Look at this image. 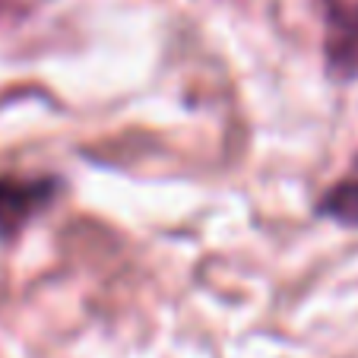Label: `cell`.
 <instances>
[{
	"label": "cell",
	"instance_id": "obj_2",
	"mask_svg": "<svg viewBox=\"0 0 358 358\" xmlns=\"http://www.w3.org/2000/svg\"><path fill=\"white\" fill-rule=\"evenodd\" d=\"M327 70L339 80L358 76V3L333 0L327 13Z\"/></svg>",
	"mask_w": 358,
	"mask_h": 358
},
{
	"label": "cell",
	"instance_id": "obj_1",
	"mask_svg": "<svg viewBox=\"0 0 358 358\" xmlns=\"http://www.w3.org/2000/svg\"><path fill=\"white\" fill-rule=\"evenodd\" d=\"M57 181L51 178H0V238H16L38 213L51 206Z\"/></svg>",
	"mask_w": 358,
	"mask_h": 358
},
{
	"label": "cell",
	"instance_id": "obj_3",
	"mask_svg": "<svg viewBox=\"0 0 358 358\" xmlns=\"http://www.w3.org/2000/svg\"><path fill=\"white\" fill-rule=\"evenodd\" d=\"M320 213L330 216L333 222H339V225L358 229V178H349V181L336 184V187L320 200Z\"/></svg>",
	"mask_w": 358,
	"mask_h": 358
}]
</instances>
